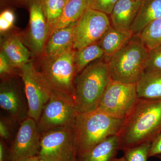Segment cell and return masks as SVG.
Segmentation results:
<instances>
[{"mask_svg": "<svg viewBox=\"0 0 161 161\" xmlns=\"http://www.w3.org/2000/svg\"><path fill=\"white\" fill-rule=\"evenodd\" d=\"M161 154V132L152 142L149 158Z\"/></svg>", "mask_w": 161, "mask_h": 161, "instance_id": "cell-31", "label": "cell"}, {"mask_svg": "<svg viewBox=\"0 0 161 161\" xmlns=\"http://www.w3.org/2000/svg\"><path fill=\"white\" fill-rule=\"evenodd\" d=\"M1 2L5 5L9 4L17 6L27 7L28 4L31 0H1Z\"/></svg>", "mask_w": 161, "mask_h": 161, "instance_id": "cell-33", "label": "cell"}, {"mask_svg": "<svg viewBox=\"0 0 161 161\" xmlns=\"http://www.w3.org/2000/svg\"><path fill=\"white\" fill-rule=\"evenodd\" d=\"M89 8V0H68L62 14L53 27L50 36L56 31L78 21Z\"/></svg>", "mask_w": 161, "mask_h": 161, "instance_id": "cell-21", "label": "cell"}, {"mask_svg": "<svg viewBox=\"0 0 161 161\" xmlns=\"http://www.w3.org/2000/svg\"><path fill=\"white\" fill-rule=\"evenodd\" d=\"M149 53L138 36H133L108 62L112 80L136 84L146 71Z\"/></svg>", "mask_w": 161, "mask_h": 161, "instance_id": "cell-4", "label": "cell"}, {"mask_svg": "<svg viewBox=\"0 0 161 161\" xmlns=\"http://www.w3.org/2000/svg\"><path fill=\"white\" fill-rule=\"evenodd\" d=\"M160 18L161 0H142L130 30L134 36H138L149 23Z\"/></svg>", "mask_w": 161, "mask_h": 161, "instance_id": "cell-19", "label": "cell"}, {"mask_svg": "<svg viewBox=\"0 0 161 161\" xmlns=\"http://www.w3.org/2000/svg\"><path fill=\"white\" fill-rule=\"evenodd\" d=\"M113 161H127L126 159L124 157H123L120 158H115L114 159Z\"/></svg>", "mask_w": 161, "mask_h": 161, "instance_id": "cell-34", "label": "cell"}, {"mask_svg": "<svg viewBox=\"0 0 161 161\" xmlns=\"http://www.w3.org/2000/svg\"><path fill=\"white\" fill-rule=\"evenodd\" d=\"M15 15L13 10L6 7L3 9L0 14V31L1 33L6 32L11 29L15 21Z\"/></svg>", "mask_w": 161, "mask_h": 161, "instance_id": "cell-27", "label": "cell"}, {"mask_svg": "<svg viewBox=\"0 0 161 161\" xmlns=\"http://www.w3.org/2000/svg\"><path fill=\"white\" fill-rule=\"evenodd\" d=\"M14 122L9 118L1 117L0 120V136L3 140H8L11 137L13 124Z\"/></svg>", "mask_w": 161, "mask_h": 161, "instance_id": "cell-30", "label": "cell"}, {"mask_svg": "<svg viewBox=\"0 0 161 161\" xmlns=\"http://www.w3.org/2000/svg\"><path fill=\"white\" fill-rule=\"evenodd\" d=\"M119 150L118 135L111 136L89 152L76 157V161H113Z\"/></svg>", "mask_w": 161, "mask_h": 161, "instance_id": "cell-18", "label": "cell"}, {"mask_svg": "<svg viewBox=\"0 0 161 161\" xmlns=\"http://www.w3.org/2000/svg\"><path fill=\"white\" fill-rule=\"evenodd\" d=\"M15 68L12 65L4 53H0V75L3 80L11 78L16 74Z\"/></svg>", "mask_w": 161, "mask_h": 161, "instance_id": "cell-29", "label": "cell"}, {"mask_svg": "<svg viewBox=\"0 0 161 161\" xmlns=\"http://www.w3.org/2000/svg\"><path fill=\"white\" fill-rule=\"evenodd\" d=\"M37 161H49L43 159L39 158H38Z\"/></svg>", "mask_w": 161, "mask_h": 161, "instance_id": "cell-36", "label": "cell"}, {"mask_svg": "<svg viewBox=\"0 0 161 161\" xmlns=\"http://www.w3.org/2000/svg\"><path fill=\"white\" fill-rule=\"evenodd\" d=\"M38 157L37 156L31 158L29 159L26 161H37Z\"/></svg>", "mask_w": 161, "mask_h": 161, "instance_id": "cell-35", "label": "cell"}, {"mask_svg": "<svg viewBox=\"0 0 161 161\" xmlns=\"http://www.w3.org/2000/svg\"><path fill=\"white\" fill-rule=\"evenodd\" d=\"M40 137L36 122L33 119L28 117L22 121L9 149L10 161H26L38 156Z\"/></svg>", "mask_w": 161, "mask_h": 161, "instance_id": "cell-11", "label": "cell"}, {"mask_svg": "<svg viewBox=\"0 0 161 161\" xmlns=\"http://www.w3.org/2000/svg\"><path fill=\"white\" fill-rule=\"evenodd\" d=\"M146 71L161 72V46L149 51Z\"/></svg>", "mask_w": 161, "mask_h": 161, "instance_id": "cell-26", "label": "cell"}, {"mask_svg": "<svg viewBox=\"0 0 161 161\" xmlns=\"http://www.w3.org/2000/svg\"><path fill=\"white\" fill-rule=\"evenodd\" d=\"M136 85L139 98L161 100V72L145 71Z\"/></svg>", "mask_w": 161, "mask_h": 161, "instance_id": "cell-20", "label": "cell"}, {"mask_svg": "<svg viewBox=\"0 0 161 161\" xmlns=\"http://www.w3.org/2000/svg\"><path fill=\"white\" fill-rule=\"evenodd\" d=\"M104 51L98 43L75 50L74 61L77 75L90 64L103 58Z\"/></svg>", "mask_w": 161, "mask_h": 161, "instance_id": "cell-22", "label": "cell"}, {"mask_svg": "<svg viewBox=\"0 0 161 161\" xmlns=\"http://www.w3.org/2000/svg\"><path fill=\"white\" fill-rule=\"evenodd\" d=\"M138 99L136 84L112 80L107 86L97 108L112 117L125 119Z\"/></svg>", "mask_w": 161, "mask_h": 161, "instance_id": "cell-9", "label": "cell"}, {"mask_svg": "<svg viewBox=\"0 0 161 161\" xmlns=\"http://www.w3.org/2000/svg\"><path fill=\"white\" fill-rule=\"evenodd\" d=\"M75 161H76V160H75Z\"/></svg>", "mask_w": 161, "mask_h": 161, "instance_id": "cell-39", "label": "cell"}, {"mask_svg": "<svg viewBox=\"0 0 161 161\" xmlns=\"http://www.w3.org/2000/svg\"><path fill=\"white\" fill-rule=\"evenodd\" d=\"M158 158H159L161 160V155H158L156 156Z\"/></svg>", "mask_w": 161, "mask_h": 161, "instance_id": "cell-37", "label": "cell"}, {"mask_svg": "<svg viewBox=\"0 0 161 161\" xmlns=\"http://www.w3.org/2000/svg\"><path fill=\"white\" fill-rule=\"evenodd\" d=\"M135 1H142V0H135Z\"/></svg>", "mask_w": 161, "mask_h": 161, "instance_id": "cell-38", "label": "cell"}, {"mask_svg": "<svg viewBox=\"0 0 161 161\" xmlns=\"http://www.w3.org/2000/svg\"><path fill=\"white\" fill-rule=\"evenodd\" d=\"M151 143L147 142L125 149L124 150V157L127 161H147Z\"/></svg>", "mask_w": 161, "mask_h": 161, "instance_id": "cell-25", "label": "cell"}, {"mask_svg": "<svg viewBox=\"0 0 161 161\" xmlns=\"http://www.w3.org/2000/svg\"><path fill=\"white\" fill-rule=\"evenodd\" d=\"M1 51L15 68L19 69L30 60L31 52L16 35H11L3 40Z\"/></svg>", "mask_w": 161, "mask_h": 161, "instance_id": "cell-17", "label": "cell"}, {"mask_svg": "<svg viewBox=\"0 0 161 161\" xmlns=\"http://www.w3.org/2000/svg\"><path fill=\"white\" fill-rule=\"evenodd\" d=\"M37 156L49 161L76 160L74 128H57L41 134Z\"/></svg>", "mask_w": 161, "mask_h": 161, "instance_id": "cell-8", "label": "cell"}, {"mask_svg": "<svg viewBox=\"0 0 161 161\" xmlns=\"http://www.w3.org/2000/svg\"><path fill=\"white\" fill-rule=\"evenodd\" d=\"M119 0H89V8L106 14H111L114 6Z\"/></svg>", "mask_w": 161, "mask_h": 161, "instance_id": "cell-28", "label": "cell"}, {"mask_svg": "<svg viewBox=\"0 0 161 161\" xmlns=\"http://www.w3.org/2000/svg\"><path fill=\"white\" fill-rule=\"evenodd\" d=\"M141 1L119 0L111 14L112 26L116 29L131 30L138 14Z\"/></svg>", "mask_w": 161, "mask_h": 161, "instance_id": "cell-14", "label": "cell"}, {"mask_svg": "<svg viewBox=\"0 0 161 161\" xmlns=\"http://www.w3.org/2000/svg\"><path fill=\"white\" fill-rule=\"evenodd\" d=\"M0 161H10L9 149L2 139L0 141Z\"/></svg>", "mask_w": 161, "mask_h": 161, "instance_id": "cell-32", "label": "cell"}, {"mask_svg": "<svg viewBox=\"0 0 161 161\" xmlns=\"http://www.w3.org/2000/svg\"><path fill=\"white\" fill-rule=\"evenodd\" d=\"M134 36L131 30L116 29L112 26L98 42L104 51L103 60L108 62Z\"/></svg>", "mask_w": 161, "mask_h": 161, "instance_id": "cell-16", "label": "cell"}, {"mask_svg": "<svg viewBox=\"0 0 161 161\" xmlns=\"http://www.w3.org/2000/svg\"><path fill=\"white\" fill-rule=\"evenodd\" d=\"M125 119L112 117L98 108L79 113L74 128L76 157L89 152L111 136L117 135Z\"/></svg>", "mask_w": 161, "mask_h": 161, "instance_id": "cell-2", "label": "cell"}, {"mask_svg": "<svg viewBox=\"0 0 161 161\" xmlns=\"http://www.w3.org/2000/svg\"><path fill=\"white\" fill-rule=\"evenodd\" d=\"M0 107L15 123H21L28 117L27 103L19 87L12 78L1 82Z\"/></svg>", "mask_w": 161, "mask_h": 161, "instance_id": "cell-13", "label": "cell"}, {"mask_svg": "<svg viewBox=\"0 0 161 161\" xmlns=\"http://www.w3.org/2000/svg\"><path fill=\"white\" fill-rule=\"evenodd\" d=\"M112 80L108 63L103 58L90 64L76 76L74 99L79 113L97 109Z\"/></svg>", "mask_w": 161, "mask_h": 161, "instance_id": "cell-3", "label": "cell"}, {"mask_svg": "<svg viewBox=\"0 0 161 161\" xmlns=\"http://www.w3.org/2000/svg\"><path fill=\"white\" fill-rule=\"evenodd\" d=\"M77 22L53 32L47 42L43 55L54 57L74 48V32Z\"/></svg>", "mask_w": 161, "mask_h": 161, "instance_id": "cell-15", "label": "cell"}, {"mask_svg": "<svg viewBox=\"0 0 161 161\" xmlns=\"http://www.w3.org/2000/svg\"><path fill=\"white\" fill-rule=\"evenodd\" d=\"M75 53V50L73 48L54 57L43 55L40 61L42 72L53 90L65 93L74 98L77 76Z\"/></svg>", "mask_w": 161, "mask_h": 161, "instance_id": "cell-7", "label": "cell"}, {"mask_svg": "<svg viewBox=\"0 0 161 161\" xmlns=\"http://www.w3.org/2000/svg\"><path fill=\"white\" fill-rule=\"evenodd\" d=\"M43 2V0H31L27 7L29 12V22L25 40L31 53L36 56L44 54L48 39Z\"/></svg>", "mask_w": 161, "mask_h": 161, "instance_id": "cell-12", "label": "cell"}, {"mask_svg": "<svg viewBox=\"0 0 161 161\" xmlns=\"http://www.w3.org/2000/svg\"><path fill=\"white\" fill-rule=\"evenodd\" d=\"M138 36L149 51L161 46V18L149 23Z\"/></svg>", "mask_w": 161, "mask_h": 161, "instance_id": "cell-23", "label": "cell"}, {"mask_svg": "<svg viewBox=\"0 0 161 161\" xmlns=\"http://www.w3.org/2000/svg\"><path fill=\"white\" fill-rule=\"evenodd\" d=\"M19 75L24 85L28 117L37 123L53 90L43 73L36 69L31 60L19 69Z\"/></svg>", "mask_w": 161, "mask_h": 161, "instance_id": "cell-6", "label": "cell"}, {"mask_svg": "<svg viewBox=\"0 0 161 161\" xmlns=\"http://www.w3.org/2000/svg\"><path fill=\"white\" fill-rule=\"evenodd\" d=\"M79 114L74 98L53 90L37 123L38 130L41 134L57 128H74Z\"/></svg>", "mask_w": 161, "mask_h": 161, "instance_id": "cell-5", "label": "cell"}, {"mask_svg": "<svg viewBox=\"0 0 161 161\" xmlns=\"http://www.w3.org/2000/svg\"><path fill=\"white\" fill-rule=\"evenodd\" d=\"M68 1L43 0V8L47 23L48 38L53 27L62 14Z\"/></svg>", "mask_w": 161, "mask_h": 161, "instance_id": "cell-24", "label": "cell"}, {"mask_svg": "<svg viewBox=\"0 0 161 161\" xmlns=\"http://www.w3.org/2000/svg\"><path fill=\"white\" fill-rule=\"evenodd\" d=\"M112 26L106 14L89 8L77 21L74 32V48L81 49L98 43Z\"/></svg>", "mask_w": 161, "mask_h": 161, "instance_id": "cell-10", "label": "cell"}, {"mask_svg": "<svg viewBox=\"0 0 161 161\" xmlns=\"http://www.w3.org/2000/svg\"><path fill=\"white\" fill-rule=\"evenodd\" d=\"M161 132V100L139 98L117 134L120 150L152 142Z\"/></svg>", "mask_w": 161, "mask_h": 161, "instance_id": "cell-1", "label": "cell"}]
</instances>
